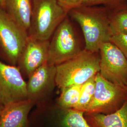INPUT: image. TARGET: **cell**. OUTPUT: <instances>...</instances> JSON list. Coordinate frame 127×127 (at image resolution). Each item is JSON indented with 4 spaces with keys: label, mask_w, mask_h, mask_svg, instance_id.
<instances>
[{
    "label": "cell",
    "mask_w": 127,
    "mask_h": 127,
    "mask_svg": "<svg viewBox=\"0 0 127 127\" xmlns=\"http://www.w3.org/2000/svg\"><path fill=\"white\" fill-rule=\"evenodd\" d=\"M5 1V0H0V7L3 9L4 8Z\"/></svg>",
    "instance_id": "21"
},
{
    "label": "cell",
    "mask_w": 127,
    "mask_h": 127,
    "mask_svg": "<svg viewBox=\"0 0 127 127\" xmlns=\"http://www.w3.org/2000/svg\"><path fill=\"white\" fill-rule=\"evenodd\" d=\"M64 111L61 127H91L84 116V112L73 108Z\"/></svg>",
    "instance_id": "16"
},
{
    "label": "cell",
    "mask_w": 127,
    "mask_h": 127,
    "mask_svg": "<svg viewBox=\"0 0 127 127\" xmlns=\"http://www.w3.org/2000/svg\"><path fill=\"white\" fill-rule=\"evenodd\" d=\"M84 49L81 47L71 18L67 15L49 40L47 63L56 66L75 57Z\"/></svg>",
    "instance_id": "4"
},
{
    "label": "cell",
    "mask_w": 127,
    "mask_h": 127,
    "mask_svg": "<svg viewBox=\"0 0 127 127\" xmlns=\"http://www.w3.org/2000/svg\"><path fill=\"white\" fill-rule=\"evenodd\" d=\"M126 0H84L82 5H104L109 9H113L124 3Z\"/></svg>",
    "instance_id": "18"
},
{
    "label": "cell",
    "mask_w": 127,
    "mask_h": 127,
    "mask_svg": "<svg viewBox=\"0 0 127 127\" xmlns=\"http://www.w3.org/2000/svg\"><path fill=\"white\" fill-rule=\"evenodd\" d=\"M82 85H72L61 90L58 103L62 108H74L80 98Z\"/></svg>",
    "instance_id": "15"
},
{
    "label": "cell",
    "mask_w": 127,
    "mask_h": 127,
    "mask_svg": "<svg viewBox=\"0 0 127 127\" xmlns=\"http://www.w3.org/2000/svg\"><path fill=\"white\" fill-rule=\"evenodd\" d=\"M86 119L91 127H127V100L114 113L86 114Z\"/></svg>",
    "instance_id": "13"
},
{
    "label": "cell",
    "mask_w": 127,
    "mask_h": 127,
    "mask_svg": "<svg viewBox=\"0 0 127 127\" xmlns=\"http://www.w3.org/2000/svg\"></svg>",
    "instance_id": "24"
},
{
    "label": "cell",
    "mask_w": 127,
    "mask_h": 127,
    "mask_svg": "<svg viewBox=\"0 0 127 127\" xmlns=\"http://www.w3.org/2000/svg\"><path fill=\"white\" fill-rule=\"evenodd\" d=\"M70 18L80 26L85 42L84 49L99 52L104 43L110 41V9L97 6H84L70 10Z\"/></svg>",
    "instance_id": "1"
},
{
    "label": "cell",
    "mask_w": 127,
    "mask_h": 127,
    "mask_svg": "<svg viewBox=\"0 0 127 127\" xmlns=\"http://www.w3.org/2000/svg\"><path fill=\"white\" fill-rule=\"evenodd\" d=\"M68 12L57 0H32L28 36L41 40H50Z\"/></svg>",
    "instance_id": "3"
},
{
    "label": "cell",
    "mask_w": 127,
    "mask_h": 127,
    "mask_svg": "<svg viewBox=\"0 0 127 127\" xmlns=\"http://www.w3.org/2000/svg\"><path fill=\"white\" fill-rule=\"evenodd\" d=\"M100 75L109 82L127 87V59L122 51L111 41L100 47Z\"/></svg>",
    "instance_id": "7"
},
{
    "label": "cell",
    "mask_w": 127,
    "mask_h": 127,
    "mask_svg": "<svg viewBox=\"0 0 127 127\" xmlns=\"http://www.w3.org/2000/svg\"><path fill=\"white\" fill-rule=\"evenodd\" d=\"M95 76L82 85L79 101L73 109L82 111L85 113L87 107L91 103L95 89Z\"/></svg>",
    "instance_id": "17"
},
{
    "label": "cell",
    "mask_w": 127,
    "mask_h": 127,
    "mask_svg": "<svg viewBox=\"0 0 127 127\" xmlns=\"http://www.w3.org/2000/svg\"><path fill=\"white\" fill-rule=\"evenodd\" d=\"M49 40L28 36L17 66L23 76L29 77L37 68L48 61Z\"/></svg>",
    "instance_id": "9"
},
{
    "label": "cell",
    "mask_w": 127,
    "mask_h": 127,
    "mask_svg": "<svg viewBox=\"0 0 127 127\" xmlns=\"http://www.w3.org/2000/svg\"><path fill=\"white\" fill-rule=\"evenodd\" d=\"M27 99V82L19 69L0 60V106Z\"/></svg>",
    "instance_id": "8"
},
{
    "label": "cell",
    "mask_w": 127,
    "mask_h": 127,
    "mask_svg": "<svg viewBox=\"0 0 127 127\" xmlns=\"http://www.w3.org/2000/svg\"><path fill=\"white\" fill-rule=\"evenodd\" d=\"M126 1H127V0H126Z\"/></svg>",
    "instance_id": "23"
},
{
    "label": "cell",
    "mask_w": 127,
    "mask_h": 127,
    "mask_svg": "<svg viewBox=\"0 0 127 127\" xmlns=\"http://www.w3.org/2000/svg\"><path fill=\"white\" fill-rule=\"evenodd\" d=\"M110 41L122 51L127 59V34H116L111 37Z\"/></svg>",
    "instance_id": "19"
},
{
    "label": "cell",
    "mask_w": 127,
    "mask_h": 127,
    "mask_svg": "<svg viewBox=\"0 0 127 127\" xmlns=\"http://www.w3.org/2000/svg\"><path fill=\"white\" fill-rule=\"evenodd\" d=\"M99 72V56L84 49L75 57L56 65V86L60 90L82 85Z\"/></svg>",
    "instance_id": "2"
},
{
    "label": "cell",
    "mask_w": 127,
    "mask_h": 127,
    "mask_svg": "<svg viewBox=\"0 0 127 127\" xmlns=\"http://www.w3.org/2000/svg\"><path fill=\"white\" fill-rule=\"evenodd\" d=\"M56 66L47 62L28 77L27 99L35 102L50 93L56 86Z\"/></svg>",
    "instance_id": "10"
},
{
    "label": "cell",
    "mask_w": 127,
    "mask_h": 127,
    "mask_svg": "<svg viewBox=\"0 0 127 127\" xmlns=\"http://www.w3.org/2000/svg\"><path fill=\"white\" fill-rule=\"evenodd\" d=\"M95 79V92L85 113L109 114L120 109L127 100V87L109 82L99 73Z\"/></svg>",
    "instance_id": "6"
},
{
    "label": "cell",
    "mask_w": 127,
    "mask_h": 127,
    "mask_svg": "<svg viewBox=\"0 0 127 127\" xmlns=\"http://www.w3.org/2000/svg\"><path fill=\"white\" fill-rule=\"evenodd\" d=\"M110 30L111 36L127 34V1L110 9Z\"/></svg>",
    "instance_id": "14"
},
{
    "label": "cell",
    "mask_w": 127,
    "mask_h": 127,
    "mask_svg": "<svg viewBox=\"0 0 127 127\" xmlns=\"http://www.w3.org/2000/svg\"><path fill=\"white\" fill-rule=\"evenodd\" d=\"M2 109V108L0 106V114H1V112Z\"/></svg>",
    "instance_id": "22"
},
{
    "label": "cell",
    "mask_w": 127,
    "mask_h": 127,
    "mask_svg": "<svg viewBox=\"0 0 127 127\" xmlns=\"http://www.w3.org/2000/svg\"><path fill=\"white\" fill-rule=\"evenodd\" d=\"M32 7V0H5L4 9L11 18L28 32Z\"/></svg>",
    "instance_id": "12"
},
{
    "label": "cell",
    "mask_w": 127,
    "mask_h": 127,
    "mask_svg": "<svg viewBox=\"0 0 127 127\" xmlns=\"http://www.w3.org/2000/svg\"><path fill=\"white\" fill-rule=\"evenodd\" d=\"M28 38L27 31L0 7V59L17 66Z\"/></svg>",
    "instance_id": "5"
},
{
    "label": "cell",
    "mask_w": 127,
    "mask_h": 127,
    "mask_svg": "<svg viewBox=\"0 0 127 127\" xmlns=\"http://www.w3.org/2000/svg\"><path fill=\"white\" fill-rule=\"evenodd\" d=\"M60 4L67 11L80 7L84 0H57Z\"/></svg>",
    "instance_id": "20"
},
{
    "label": "cell",
    "mask_w": 127,
    "mask_h": 127,
    "mask_svg": "<svg viewBox=\"0 0 127 127\" xmlns=\"http://www.w3.org/2000/svg\"><path fill=\"white\" fill-rule=\"evenodd\" d=\"M35 103L27 99L5 105L0 115V127H26L28 115Z\"/></svg>",
    "instance_id": "11"
}]
</instances>
